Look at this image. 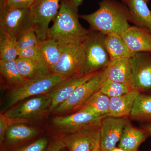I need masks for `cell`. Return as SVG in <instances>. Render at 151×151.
I'll list each match as a JSON object with an SVG mask.
<instances>
[{
  "mask_svg": "<svg viewBox=\"0 0 151 151\" xmlns=\"http://www.w3.org/2000/svg\"><path fill=\"white\" fill-rule=\"evenodd\" d=\"M79 17L89 24L90 29L106 35H122L131 26L129 23L130 17L128 7L116 0H102L96 12Z\"/></svg>",
  "mask_w": 151,
  "mask_h": 151,
  "instance_id": "6da1fadb",
  "label": "cell"
},
{
  "mask_svg": "<svg viewBox=\"0 0 151 151\" xmlns=\"http://www.w3.org/2000/svg\"><path fill=\"white\" fill-rule=\"evenodd\" d=\"M78 9L72 6L68 0H61L53 25L49 29L47 39L60 46L81 44L88 36L89 29L84 28L78 20Z\"/></svg>",
  "mask_w": 151,
  "mask_h": 151,
  "instance_id": "7a4b0ae2",
  "label": "cell"
},
{
  "mask_svg": "<svg viewBox=\"0 0 151 151\" xmlns=\"http://www.w3.org/2000/svg\"><path fill=\"white\" fill-rule=\"evenodd\" d=\"M67 78L50 73L39 76L11 87L4 100L5 111L23 100L37 95L46 94Z\"/></svg>",
  "mask_w": 151,
  "mask_h": 151,
  "instance_id": "3957f363",
  "label": "cell"
},
{
  "mask_svg": "<svg viewBox=\"0 0 151 151\" xmlns=\"http://www.w3.org/2000/svg\"><path fill=\"white\" fill-rule=\"evenodd\" d=\"M51 104V98L47 93L23 100L3 113L12 124H33L46 118L50 113Z\"/></svg>",
  "mask_w": 151,
  "mask_h": 151,
  "instance_id": "277c9868",
  "label": "cell"
},
{
  "mask_svg": "<svg viewBox=\"0 0 151 151\" xmlns=\"http://www.w3.org/2000/svg\"><path fill=\"white\" fill-rule=\"evenodd\" d=\"M107 78V68L100 71L78 86L74 92L52 112L56 116L71 114L78 111L100 91Z\"/></svg>",
  "mask_w": 151,
  "mask_h": 151,
  "instance_id": "5b68a950",
  "label": "cell"
},
{
  "mask_svg": "<svg viewBox=\"0 0 151 151\" xmlns=\"http://www.w3.org/2000/svg\"><path fill=\"white\" fill-rule=\"evenodd\" d=\"M106 35L89 29L82 43L84 57V74L95 73L107 68L110 58L105 46Z\"/></svg>",
  "mask_w": 151,
  "mask_h": 151,
  "instance_id": "8992f818",
  "label": "cell"
},
{
  "mask_svg": "<svg viewBox=\"0 0 151 151\" xmlns=\"http://www.w3.org/2000/svg\"><path fill=\"white\" fill-rule=\"evenodd\" d=\"M32 27L30 8L14 7L0 1V31L17 41Z\"/></svg>",
  "mask_w": 151,
  "mask_h": 151,
  "instance_id": "52a82bcc",
  "label": "cell"
},
{
  "mask_svg": "<svg viewBox=\"0 0 151 151\" xmlns=\"http://www.w3.org/2000/svg\"><path fill=\"white\" fill-rule=\"evenodd\" d=\"M105 117H97L81 111L56 116L51 120L53 132L56 134L53 137L100 128L101 121Z\"/></svg>",
  "mask_w": 151,
  "mask_h": 151,
  "instance_id": "ba28073f",
  "label": "cell"
},
{
  "mask_svg": "<svg viewBox=\"0 0 151 151\" xmlns=\"http://www.w3.org/2000/svg\"><path fill=\"white\" fill-rule=\"evenodd\" d=\"M60 47V58L52 69L51 73L67 78L84 75V57L82 44Z\"/></svg>",
  "mask_w": 151,
  "mask_h": 151,
  "instance_id": "9c48e42d",
  "label": "cell"
},
{
  "mask_svg": "<svg viewBox=\"0 0 151 151\" xmlns=\"http://www.w3.org/2000/svg\"><path fill=\"white\" fill-rule=\"evenodd\" d=\"M61 0H35L30 9L32 28L39 41L47 39L49 25L56 17Z\"/></svg>",
  "mask_w": 151,
  "mask_h": 151,
  "instance_id": "30bf717a",
  "label": "cell"
},
{
  "mask_svg": "<svg viewBox=\"0 0 151 151\" xmlns=\"http://www.w3.org/2000/svg\"><path fill=\"white\" fill-rule=\"evenodd\" d=\"M23 123L12 124L6 132L1 151H10L19 148L41 137L39 129Z\"/></svg>",
  "mask_w": 151,
  "mask_h": 151,
  "instance_id": "8fae6325",
  "label": "cell"
},
{
  "mask_svg": "<svg viewBox=\"0 0 151 151\" xmlns=\"http://www.w3.org/2000/svg\"><path fill=\"white\" fill-rule=\"evenodd\" d=\"M133 89L151 92V52H135L130 58Z\"/></svg>",
  "mask_w": 151,
  "mask_h": 151,
  "instance_id": "7c38bea8",
  "label": "cell"
},
{
  "mask_svg": "<svg viewBox=\"0 0 151 151\" xmlns=\"http://www.w3.org/2000/svg\"><path fill=\"white\" fill-rule=\"evenodd\" d=\"M130 120L129 118L106 116L100 127V145L102 151H111L120 142L123 130Z\"/></svg>",
  "mask_w": 151,
  "mask_h": 151,
  "instance_id": "4fadbf2b",
  "label": "cell"
},
{
  "mask_svg": "<svg viewBox=\"0 0 151 151\" xmlns=\"http://www.w3.org/2000/svg\"><path fill=\"white\" fill-rule=\"evenodd\" d=\"M57 137L64 143L68 151H92L100 141V128Z\"/></svg>",
  "mask_w": 151,
  "mask_h": 151,
  "instance_id": "5bb4252c",
  "label": "cell"
},
{
  "mask_svg": "<svg viewBox=\"0 0 151 151\" xmlns=\"http://www.w3.org/2000/svg\"><path fill=\"white\" fill-rule=\"evenodd\" d=\"M98 72L72 76L65 79L53 87L47 93L51 99L50 113L65 101L78 86Z\"/></svg>",
  "mask_w": 151,
  "mask_h": 151,
  "instance_id": "9a60e30c",
  "label": "cell"
},
{
  "mask_svg": "<svg viewBox=\"0 0 151 151\" xmlns=\"http://www.w3.org/2000/svg\"><path fill=\"white\" fill-rule=\"evenodd\" d=\"M128 7L129 22L151 34V11L145 0H122Z\"/></svg>",
  "mask_w": 151,
  "mask_h": 151,
  "instance_id": "2e32d148",
  "label": "cell"
},
{
  "mask_svg": "<svg viewBox=\"0 0 151 151\" xmlns=\"http://www.w3.org/2000/svg\"><path fill=\"white\" fill-rule=\"evenodd\" d=\"M130 58L111 60L107 68V78L125 84L133 90V74Z\"/></svg>",
  "mask_w": 151,
  "mask_h": 151,
  "instance_id": "e0dca14e",
  "label": "cell"
},
{
  "mask_svg": "<svg viewBox=\"0 0 151 151\" xmlns=\"http://www.w3.org/2000/svg\"><path fill=\"white\" fill-rule=\"evenodd\" d=\"M122 36L134 53L151 52V34L147 31L134 26H131Z\"/></svg>",
  "mask_w": 151,
  "mask_h": 151,
  "instance_id": "ac0fdd59",
  "label": "cell"
},
{
  "mask_svg": "<svg viewBox=\"0 0 151 151\" xmlns=\"http://www.w3.org/2000/svg\"><path fill=\"white\" fill-rule=\"evenodd\" d=\"M140 91L133 89L118 97L110 98L107 116L116 118H129L133 105Z\"/></svg>",
  "mask_w": 151,
  "mask_h": 151,
  "instance_id": "d6986e66",
  "label": "cell"
},
{
  "mask_svg": "<svg viewBox=\"0 0 151 151\" xmlns=\"http://www.w3.org/2000/svg\"><path fill=\"white\" fill-rule=\"evenodd\" d=\"M150 136L147 131L133 126L130 121L124 127L119 147L128 150H138L141 144Z\"/></svg>",
  "mask_w": 151,
  "mask_h": 151,
  "instance_id": "ffe728a7",
  "label": "cell"
},
{
  "mask_svg": "<svg viewBox=\"0 0 151 151\" xmlns=\"http://www.w3.org/2000/svg\"><path fill=\"white\" fill-rule=\"evenodd\" d=\"M130 120L151 124V92H141L133 105Z\"/></svg>",
  "mask_w": 151,
  "mask_h": 151,
  "instance_id": "44dd1931",
  "label": "cell"
},
{
  "mask_svg": "<svg viewBox=\"0 0 151 151\" xmlns=\"http://www.w3.org/2000/svg\"><path fill=\"white\" fill-rule=\"evenodd\" d=\"M38 47L42 65L51 73L60 58V46L54 41L47 39L39 41Z\"/></svg>",
  "mask_w": 151,
  "mask_h": 151,
  "instance_id": "7402d4cb",
  "label": "cell"
},
{
  "mask_svg": "<svg viewBox=\"0 0 151 151\" xmlns=\"http://www.w3.org/2000/svg\"><path fill=\"white\" fill-rule=\"evenodd\" d=\"M105 44L110 60L119 58H130L134 53L130 50L122 36L119 35H107Z\"/></svg>",
  "mask_w": 151,
  "mask_h": 151,
  "instance_id": "603a6c76",
  "label": "cell"
},
{
  "mask_svg": "<svg viewBox=\"0 0 151 151\" xmlns=\"http://www.w3.org/2000/svg\"><path fill=\"white\" fill-rule=\"evenodd\" d=\"M110 101L109 97L99 91L77 111L86 112L97 117H106L109 111Z\"/></svg>",
  "mask_w": 151,
  "mask_h": 151,
  "instance_id": "cb8c5ba5",
  "label": "cell"
},
{
  "mask_svg": "<svg viewBox=\"0 0 151 151\" xmlns=\"http://www.w3.org/2000/svg\"><path fill=\"white\" fill-rule=\"evenodd\" d=\"M15 61L21 74L27 80L39 76L51 73L34 60L18 57Z\"/></svg>",
  "mask_w": 151,
  "mask_h": 151,
  "instance_id": "d4e9b609",
  "label": "cell"
},
{
  "mask_svg": "<svg viewBox=\"0 0 151 151\" xmlns=\"http://www.w3.org/2000/svg\"><path fill=\"white\" fill-rule=\"evenodd\" d=\"M0 73L2 79L11 87L27 80L20 73L15 60H0Z\"/></svg>",
  "mask_w": 151,
  "mask_h": 151,
  "instance_id": "484cf974",
  "label": "cell"
},
{
  "mask_svg": "<svg viewBox=\"0 0 151 151\" xmlns=\"http://www.w3.org/2000/svg\"><path fill=\"white\" fill-rule=\"evenodd\" d=\"M17 41L0 31V60H15L18 57Z\"/></svg>",
  "mask_w": 151,
  "mask_h": 151,
  "instance_id": "4316f807",
  "label": "cell"
},
{
  "mask_svg": "<svg viewBox=\"0 0 151 151\" xmlns=\"http://www.w3.org/2000/svg\"><path fill=\"white\" fill-rule=\"evenodd\" d=\"M132 89L127 85L107 78L100 91L103 94L111 98L127 94Z\"/></svg>",
  "mask_w": 151,
  "mask_h": 151,
  "instance_id": "83f0119b",
  "label": "cell"
},
{
  "mask_svg": "<svg viewBox=\"0 0 151 151\" xmlns=\"http://www.w3.org/2000/svg\"><path fill=\"white\" fill-rule=\"evenodd\" d=\"M19 50L38 46L39 40L32 28L26 32L17 41Z\"/></svg>",
  "mask_w": 151,
  "mask_h": 151,
  "instance_id": "f1b7e54d",
  "label": "cell"
},
{
  "mask_svg": "<svg viewBox=\"0 0 151 151\" xmlns=\"http://www.w3.org/2000/svg\"><path fill=\"white\" fill-rule=\"evenodd\" d=\"M51 139L46 136H42L28 145L10 151H45Z\"/></svg>",
  "mask_w": 151,
  "mask_h": 151,
  "instance_id": "f546056e",
  "label": "cell"
},
{
  "mask_svg": "<svg viewBox=\"0 0 151 151\" xmlns=\"http://www.w3.org/2000/svg\"><path fill=\"white\" fill-rule=\"evenodd\" d=\"M18 57L34 60L43 66L38 46L19 50Z\"/></svg>",
  "mask_w": 151,
  "mask_h": 151,
  "instance_id": "4dcf8cb0",
  "label": "cell"
},
{
  "mask_svg": "<svg viewBox=\"0 0 151 151\" xmlns=\"http://www.w3.org/2000/svg\"><path fill=\"white\" fill-rule=\"evenodd\" d=\"M12 124L11 120L4 113L0 115V145H2L6 132Z\"/></svg>",
  "mask_w": 151,
  "mask_h": 151,
  "instance_id": "1f68e13d",
  "label": "cell"
},
{
  "mask_svg": "<svg viewBox=\"0 0 151 151\" xmlns=\"http://www.w3.org/2000/svg\"><path fill=\"white\" fill-rule=\"evenodd\" d=\"M35 0H0L6 4L18 8H30Z\"/></svg>",
  "mask_w": 151,
  "mask_h": 151,
  "instance_id": "d6a6232c",
  "label": "cell"
},
{
  "mask_svg": "<svg viewBox=\"0 0 151 151\" xmlns=\"http://www.w3.org/2000/svg\"><path fill=\"white\" fill-rule=\"evenodd\" d=\"M66 146L59 138L52 137L45 151H62Z\"/></svg>",
  "mask_w": 151,
  "mask_h": 151,
  "instance_id": "836d02e7",
  "label": "cell"
},
{
  "mask_svg": "<svg viewBox=\"0 0 151 151\" xmlns=\"http://www.w3.org/2000/svg\"><path fill=\"white\" fill-rule=\"evenodd\" d=\"M68 1L72 6L76 9H78V7L82 4L84 0H68Z\"/></svg>",
  "mask_w": 151,
  "mask_h": 151,
  "instance_id": "e575fe53",
  "label": "cell"
},
{
  "mask_svg": "<svg viewBox=\"0 0 151 151\" xmlns=\"http://www.w3.org/2000/svg\"><path fill=\"white\" fill-rule=\"evenodd\" d=\"M142 128L147 131L151 136V124H144Z\"/></svg>",
  "mask_w": 151,
  "mask_h": 151,
  "instance_id": "d590c367",
  "label": "cell"
},
{
  "mask_svg": "<svg viewBox=\"0 0 151 151\" xmlns=\"http://www.w3.org/2000/svg\"><path fill=\"white\" fill-rule=\"evenodd\" d=\"M92 151H102L100 147V141L97 143V145Z\"/></svg>",
  "mask_w": 151,
  "mask_h": 151,
  "instance_id": "8d00e7d4",
  "label": "cell"
},
{
  "mask_svg": "<svg viewBox=\"0 0 151 151\" xmlns=\"http://www.w3.org/2000/svg\"><path fill=\"white\" fill-rule=\"evenodd\" d=\"M111 151H139L138 150L136 151H131V150H124V149H123L121 148H117L115 147V148L113 149V150H112Z\"/></svg>",
  "mask_w": 151,
  "mask_h": 151,
  "instance_id": "74e56055",
  "label": "cell"
},
{
  "mask_svg": "<svg viewBox=\"0 0 151 151\" xmlns=\"http://www.w3.org/2000/svg\"><path fill=\"white\" fill-rule=\"evenodd\" d=\"M147 2V3H148L150 1V0H145Z\"/></svg>",
  "mask_w": 151,
  "mask_h": 151,
  "instance_id": "f35d334b",
  "label": "cell"
},
{
  "mask_svg": "<svg viewBox=\"0 0 151 151\" xmlns=\"http://www.w3.org/2000/svg\"><path fill=\"white\" fill-rule=\"evenodd\" d=\"M65 149H64V150H63V151H68V150H65Z\"/></svg>",
  "mask_w": 151,
  "mask_h": 151,
  "instance_id": "ab89813d",
  "label": "cell"
},
{
  "mask_svg": "<svg viewBox=\"0 0 151 151\" xmlns=\"http://www.w3.org/2000/svg\"><path fill=\"white\" fill-rule=\"evenodd\" d=\"M151 151V150H150V151Z\"/></svg>",
  "mask_w": 151,
  "mask_h": 151,
  "instance_id": "60d3db41",
  "label": "cell"
}]
</instances>
